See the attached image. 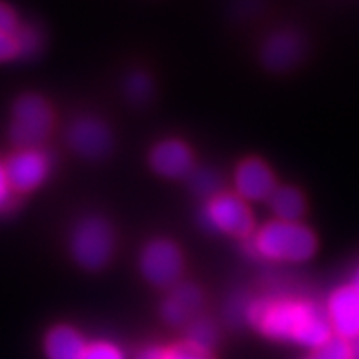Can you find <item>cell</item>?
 <instances>
[{
    "label": "cell",
    "mask_w": 359,
    "mask_h": 359,
    "mask_svg": "<svg viewBox=\"0 0 359 359\" xmlns=\"http://www.w3.org/2000/svg\"><path fill=\"white\" fill-rule=\"evenodd\" d=\"M217 337V327L208 318H196L187 325V343L199 351L212 352Z\"/></svg>",
    "instance_id": "cell-16"
},
{
    "label": "cell",
    "mask_w": 359,
    "mask_h": 359,
    "mask_svg": "<svg viewBox=\"0 0 359 359\" xmlns=\"http://www.w3.org/2000/svg\"><path fill=\"white\" fill-rule=\"evenodd\" d=\"M252 299L245 294H237L230 299L226 309V318L230 323L233 325H243L246 323V319H248V309H250Z\"/></svg>",
    "instance_id": "cell-21"
},
{
    "label": "cell",
    "mask_w": 359,
    "mask_h": 359,
    "mask_svg": "<svg viewBox=\"0 0 359 359\" xmlns=\"http://www.w3.org/2000/svg\"><path fill=\"white\" fill-rule=\"evenodd\" d=\"M246 323L273 341L296 343L312 351L321 348L334 337L325 309L299 297L252 299Z\"/></svg>",
    "instance_id": "cell-1"
},
{
    "label": "cell",
    "mask_w": 359,
    "mask_h": 359,
    "mask_svg": "<svg viewBox=\"0 0 359 359\" xmlns=\"http://www.w3.org/2000/svg\"><path fill=\"white\" fill-rule=\"evenodd\" d=\"M327 318L334 336L343 341L359 339V290L354 285H343L332 292L327 303Z\"/></svg>",
    "instance_id": "cell-9"
},
{
    "label": "cell",
    "mask_w": 359,
    "mask_h": 359,
    "mask_svg": "<svg viewBox=\"0 0 359 359\" xmlns=\"http://www.w3.org/2000/svg\"><path fill=\"white\" fill-rule=\"evenodd\" d=\"M352 351H354V359H359V339L352 343Z\"/></svg>",
    "instance_id": "cell-28"
},
{
    "label": "cell",
    "mask_w": 359,
    "mask_h": 359,
    "mask_svg": "<svg viewBox=\"0 0 359 359\" xmlns=\"http://www.w3.org/2000/svg\"><path fill=\"white\" fill-rule=\"evenodd\" d=\"M303 57V41L294 32H278L264 42L261 59L266 68L281 72L292 68Z\"/></svg>",
    "instance_id": "cell-13"
},
{
    "label": "cell",
    "mask_w": 359,
    "mask_h": 359,
    "mask_svg": "<svg viewBox=\"0 0 359 359\" xmlns=\"http://www.w3.org/2000/svg\"><path fill=\"white\" fill-rule=\"evenodd\" d=\"M53 109L41 95H22L15 100L9 137L18 150L41 148L53 130Z\"/></svg>",
    "instance_id": "cell-4"
},
{
    "label": "cell",
    "mask_w": 359,
    "mask_h": 359,
    "mask_svg": "<svg viewBox=\"0 0 359 359\" xmlns=\"http://www.w3.org/2000/svg\"><path fill=\"white\" fill-rule=\"evenodd\" d=\"M8 181L18 194H27L41 187L51 170V157L41 148H24L9 155L4 163Z\"/></svg>",
    "instance_id": "cell-7"
},
{
    "label": "cell",
    "mask_w": 359,
    "mask_h": 359,
    "mask_svg": "<svg viewBox=\"0 0 359 359\" xmlns=\"http://www.w3.org/2000/svg\"><path fill=\"white\" fill-rule=\"evenodd\" d=\"M66 141L73 151L84 159L99 161L114 148V135L100 118L79 117L69 124Z\"/></svg>",
    "instance_id": "cell-8"
},
{
    "label": "cell",
    "mask_w": 359,
    "mask_h": 359,
    "mask_svg": "<svg viewBox=\"0 0 359 359\" xmlns=\"http://www.w3.org/2000/svg\"><path fill=\"white\" fill-rule=\"evenodd\" d=\"M306 359H354V351H352V343L334 336L330 341L312 352V355Z\"/></svg>",
    "instance_id": "cell-20"
},
{
    "label": "cell",
    "mask_w": 359,
    "mask_h": 359,
    "mask_svg": "<svg viewBox=\"0 0 359 359\" xmlns=\"http://www.w3.org/2000/svg\"><path fill=\"white\" fill-rule=\"evenodd\" d=\"M250 246L263 259L278 263H303L316 254L318 239L305 224L276 219L255 230Z\"/></svg>",
    "instance_id": "cell-2"
},
{
    "label": "cell",
    "mask_w": 359,
    "mask_h": 359,
    "mask_svg": "<svg viewBox=\"0 0 359 359\" xmlns=\"http://www.w3.org/2000/svg\"><path fill=\"white\" fill-rule=\"evenodd\" d=\"M164 359H214L210 352L199 351L196 346L188 345L187 341L164 351Z\"/></svg>",
    "instance_id": "cell-23"
},
{
    "label": "cell",
    "mask_w": 359,
    "mask_h": 359,
    "mask_svg": "<svg viewBox=\"0 0 359 359\" xmlns=\"http://www.w3.org/2000/svg\"><path fill=\"white\" fill-rule=\"evenodd\" d=\"M13 203L15 191L8 181V173H6L4 163L0 161V214H4V212L13 208Z\"/></svg>",
    "instance_id": "cell-24"
},
{
    "label": "cell",
    "mask_w": 359,
    "mask_h": 359,
    "mask_svg": "<svg viewBox=\"0 0 359 359\" xmlns=\"http://www.w3.org/2000/svg\"><path fill=\"white\" fill-rule=\"evenodd\" d=\"M124 90H126L128 99L132 100V102H135V104H144L146 100L150 99L154 86H151V81L148 75H144L141 72H135L126 79Z\"/></svg>",
    "instance_id": "cell-18"
},
{
    "label": "cell",
    "mask_w": 359,
    "mask_h": 359,
    "mask_svg": "<svg viewBox=\"0 0 359 359\" xmlns=\"http://www.w3.org/2000/svg\"><path fill=\"white\" fill-rule=\"evenodd\" d=\"M15 57H18V55H17V46H15L13 36L0 33V62L11 60L15 59Z\"/></svg>",
    "instance_id": "cell-26"
},
{
    "label": "cell",
    "mask_w": 359,
    "mask_h": 359,
    "mask_svg": "<svg viewBox=\"0 0 359 359\" xmlns=\"http://www.w3.org/2000/svg\"><path fill=\"white\" fill-rule=\"evenodd\" d=\"M135 359H164V351L157 346H148Z\"/></svg>",
    "instance_id": "cell-27"
},
{
    "label": "cell",
    "mask_w": 359,
    "mask_h": 359,
    "mask_svg": "<svg viewBox=\"0 0 359 359\" xmlns=\"http://www.w3.org/2000/svg\"><path fill=\"white\" fill-rule=\"evenodd\" d=\"M191 191L199 197H205L206 201L221 194V177L214 170L210 168H196L188 177Z\"/></svg>",
    "instance_id": "cell-17"
},
{
    "label": "cell",
    "mask_w": 359,
    "mask_h": 359,
    "mask_svg": "<svg viewBox=\"0 0 359 359\" xmlns=\"http://www.w3.org/2000/svg\"><path fill=\"white\" fill-rule=\"evenodd\" d=\"M139 266L150 285L168 288L179 285L184 272V257L175 243L168 239H154L142 248Z\"/></svg>",
    "instance_id": "cell-6"
},
{
    "label": "cell",
    "mask_w": 359,
    "mask_h": 359,
    "mask_svg": "<svg viewBox=\"0 0 359 359\" xmlns=\"http://www.w3.org/2000/svg\"><path fill=\"white\" fill-rule=\"evenodd\" d=\"M15 46H17L18 57H33L36 51L41 50L42 39L41 33L36 32L33 26H20L13 35Z\"/></svg>",
    "instance_id": "cell-19"
},
{
    "label": "cell",
    "mask_w": 359,
    "mask_h": 359,
    "mask_svg": "<svg viewBox=\"0 0 359 359\" xmlns=\"http://www.w3.org/2000/svg\"><path fill=\"white\" fill-rule=\"evenodd\" d=\"M69 250L75 263L84 270H102L114 257V228L99 215L81 219L72 230Z\"/></svg>",
    "instance_id": "cell-3"
},
{
    "label": "cell",
    "mask_w": 359,
    "mask_h": 359,
    "mask_svg": "<svg viewBox=\"0 0 359 359\" xmlns=\"http://www.w3.org/2000/svg\"><path fill=\"white\" fill-rule=\"evenodd\" d=\"M150 166L164 179H188L196 170V157L190 146L179 139H166L150 151Z\"/></svg>",
    "instance_id": "cell-10"
},
{
    "label": "cell",
    "mask_w": 359,
    "mask_h": 359,
    "mask_svg": "<svg viewBox=\"0 0 359 359\" xmlns=\"http://www.w3.org/2000/svg\"><path fill=\"white\" fill-rule=\"evenodd\" d=\"M18 27H20V22H18V17L13 8L0 2V33L13 36Z\"/></svg>",
    "instance_id": "cell-25"
},
{
    "label": "cell",
    "mask_w": 359,
    "mask_h": 359,
    "mask_svg": "<svg viewBox=\"0 0 359 359\" xmlns=\"http://www.w3.org/2000/svg\"><path fill=\"white\" fill-rule=\"evenodd\" d=\"M233 184L237 196L243 201H269L273 190L278 188L276 175L269 164L255 157L245 159L237 166Z\"/></svg>",
    "instance_id": "cell-11"
},
{
    "label": "cell",
    "mask_w": 359,
    "mask_h": 359,
    "mask_svg": "<svg viewBox=\"0 0 359 359\" xmlns=\"http://www.w3.org/2000/svg\"><path fill=\"white\" fill-rule=\"evenodd\" d=\"M82 359H126L118 346L108 341H95L88 345V351Z\"/></svg>",
    "instance_id": "cell-22"
},
{
    "label": "cell",
    "mask_w": 359,
    "mask_h": 359,
    "mask_svg": "<svg viewBox=\"0 0 359 359\" xmlns=\"http://www.w3.org/2000/svg\"><path fill=\"white\" fill-rule=\"evenodd\" d=\"M88 345L90 343H86L77 328L59 325L46 334L44 354L46 359H82Z\"/></svg>",
    "instance_id": "cell-14"
},
{
    "label": "cell",
    "mask_w": 359,
    "mask_h": 359,
    "mask_svg": "<svg viewBox=\"0 0 359 359\" xmlns=\"http://www.w3.org/2000/svg\"><path fill=\"white\" fill-rule=\"evenodd\" d=\"M352 285H354L355 288H358L359 290V270H358V273H355V278H354V283H352Z\"/></svg>",
    "instance_id": "cell-29"
},
{
    "label": "cell",
    "mask_w": 359,
    "mask_h": 359,
    "mask_svg": "<svg viewBox=\"0 0 359 359\" xmlns=\"http://www.w3.org/2000/svg\"><path fill=\"white\" fill-rule=\"evenodd\" d=\"M203 303H205V297L197 285L179 283L161 306V316L164 323H168L170 327H187L191 319L197 318V312L203 309Z\"/></svg>",
    "instance_id": "cell-12"
},
{
    "label": "cell",
    "mask_w": 359,
    "mask_h": 359,
    "mask_svg": "<svg viewBox=\"0 0 359 359\" xmlns=\"http://www.w3.org/2000/svg\"><path fill=\"white\" fill-rule=\"evenodd\" d=\"M269 206L278 221H287V223H299L306 210L305 197L294 187L276 188L269 199Z\"/></svg>",
    "instance_id": "cell-15"
},
{
    "label": "cell",
    "mask_w": 359,
    "mask_h": 359,
    "mask_svg": "<svg viewBox=\"0 0 359 359\" xmlns=\"http://www.w3.org/2000/svg\"><path fill=\"white\" fill-rule=\"evenodd\" d=\"M201 223L210 232L232 237H250L254 233V214L246 201L237 194H217L201 210Z\"/></svg>",
    "instance_id": "cell-5"
}]
</instances>
